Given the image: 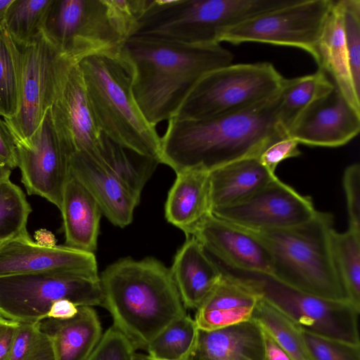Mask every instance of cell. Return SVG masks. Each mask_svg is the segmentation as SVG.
Instances as JSON below:
<instances>
[{"label":"cell","mask_w":360,"mask_h":360,"mask_svg":"<svg viewBox=\"0 0 360 360\" xmlns=\"http://www.w3.org/2000/svg\"><path fill=\"white\" fill-rule=\"evenodd\" d=\"M70 165L71 174L93 196L112 224L123 228L131 223L140 196L108 167L85 153H73Z\"/></svg>","instance_id":"19"},{"label":"cell","mask_w":360,"mask_h":360,"mask_svg":"<svg viewBox=\"0 0 360 360\" xmlns=\"http://www.w3.org/2000/svg\"><path fill=\"white\" fill-rule=\"evenodd\" d=\"M8 360H55L51 341L38 321L19 323Z\"/></svg>","instance_id":"36"},{"label":"cell","mask_w":360,"mask_h":360,"mask_svg":"<svg viewBox=\"0 0 360 360\" xmlns=\"http://www.w3.org/2000/svg\"><path fill=\"white\" fill-rule=\"evenodd\" d=\"M262 330L264 344V360H292L269 333L263 328Z\"/></svg>","instance_id":"45"},{"label":"cell","mask_w":360,"mask_h":360,"mask_svg":"<svg viewBox=\"0 0 360 360\" xmlns=\"http://www.w3.org/2000/svg\"><path fill=\"white\" fill-rule=\"evenodd\" d=\"M189 360H264L262 328L251 319L217 330H199Z\"/></svg>","instance_id":"22"},{"label":"cell","mask_w":360,"mask_h":360,"mask_svg":"<svg viewBox=\"0 0 360 360\" xmlns=\"http://www.w3.org/2000/svg\"><path fill=\"white\" fill-rule=\"evenodd\" d=\"M135 352L131 342L112 325L85 360H133Z\"/></svg>","instance_id":"39"},{"label":"cell","mask_w":360,"mask_h":360,"mask_svg":"<svg viewBox=\"0 0 360 360\" xmlns=\"http://www.w3.org/2000/svg\"><path fill=\"white\" fill-rule=\"evenodd\" d=\"M211 213L241 228L273 230L305 223L317 210L310 197L300 194L276 176L243 201L214 209Z\"/></svg>","instance_id":"14"},{"label":"cell","mask_w":360,"mask_h":360,"mask_svg":"<svg viewBox=\"0 0 360 360\" xmlns=\"http://www.w3.org/2000/svg\"><path fill=\"white\" fill-rule=\"evenodd\" d=\"M112 170L135 194L141 197L145 184L160 162L128 150L103 135L94 158Z\"/></svg>","instance_id":"29"},{"label":"cell","mask_w":360,"mask_h":360,"mask_svg":"<svg viewBox=\"0 0 360 360\" xmlns=\"http://www.w3.org/2000/svg\"><path fill=\"white\" fill-rule=\"evenodd\" d=\"M12 1L13 0H0V28L3 26L6 11Z\"/></svg>","instance_id":"47"},{"label":"cell","mask_w":360,"mask_h":360,"mask_svg":"<svg viewBox=\"0 0 360 360\" xmlns=\"http://www.w3.org/2000/svg\"><path fill=\"white\" fill-rule=\"evenodd\" d=\"M333 0H290L226 30L219 42L266 43L304 50L315 59Z\"/></svg>","instance_id":"11"},{"label":"cell","mask_w":360,"mask_h":360,"mask_svg":"<svg viewBox=\"0 0 360 360\" xmlns=\"http://www.w3.org/2000/svg\"><path fill=\"white\" fill-rule=\"evenodd\" d=\"M22 52L20 106L16 115L4 120L15 143L27 145L52 106L61 72L69 60L41 32Z\"/></svg>","instance_id":"12"},{"label":"cell","mask_w":360,"mask_h":360,"mask_svg":"<svg viewBox=\"0 0 360 360\" xmlns=\"http://www.w3.org/2000/svg\"><path fill=\"white\" fill-rule=\"evenodd\" d=\"M78 65L102 134L128 150L160 162V136L141 112L123 63L113 57L95 55Z\"/></svg>","instance_id":"5"},{"label":"cell","mask_w":360,"mask_h":360,"mask_svg":"<svg viewBox=\"0 0 360 360\" xmlns=\"http://www.w3.org/2000/svg\"><path fill=\"white\" fill-rule=\"evenodd\" d=\"M302 330L360 345V309L351 302L324 299L264 274L226 269Z\"/></svg>","instance_id":"9"},{"label":"cell","mask_w":360,"mask_h":360,"mask_svg":"<svg viewBox=\"0 0 360 360\" xmlns=\"http://www.w3.org/2000/svg\"><path fill=\"white\" fill-rule=\"evenodd\" d=\"M360 130V110L345 98L334 85L313 102L296 119L287 133L299 143L338 147L353 139Z\"/></svg>","instance_id":"17"},{"label":"cell","mask_w":360,"mask_h":360,"mask_svg":"<svg viewBox=\"0 0 360 360\" xmlns=\"http://www.w3.org/2000/svg\"><path fill=\"white\" fill-rule=\"evenodd\" d=\"M53 122L63 142L73 153L95 158L103 135L94 120L78 63L65 65L51 107Z\"/></svg>","instance_id":"15"},{"label":"cell","mask_w":360,"mask_h":360,"mask_svg":"<svg viewBox=\"0 0 360 360\" xmlns=\"http://www.w3.org/2000/svg\"><path fill=\"white\" fill-rule=\"evenodd\" d=\"M299 144L292 138L283 139L267 147L259 156V160L269 172L276 174V167L280 162L300 155Z\"/></svg>","instance_id":"41"},{"label":"cell","mask_w":360,"mask_h":360,"mask_svg":"<svg viewBox=\"0 0 360 360\" xmlns=\"http://www.w3.org/2000/svg\"><path fill=\"white\" fill-rule=\"evenodd\" d=\"M210 295L195 310L198 329L214 330L251 319L259 296L245 283L224 268Z\"/></svg>","instance_id":"20"},{"label":"cell","mask_w":360,"mask_h":360,"mask_svg":"<svg viewBox=\"0 0 360 360\" xmlns=\"http://www.w3.org/2000/svg\"><path fill=\"white\" fill-rule=\"evenodd\" d=\"M314 60L349 103L360 110V96L350 75L340 0H333L318 41Z\"/></svg>","instance_id":"26"},{"label":"cell","mask_w":360,"mask_h":360,"mask_svg":"<svg viewBox=\"0 0 360 360\" xmlns=\"http://www.w3.org/2000/svg\"><path fill=\"white\" fill-rule=\"evenodd\" d=\"M233 59L221 44H189L141 35L125 40L120 55L135 100L155 127L175 116L203 76Z\"/></svg>","instance_id":"2"},{"label":"cell","mask_w":360,"mask_h":360,"mask_svg":"<svg viewBox=\"0 0 360 360\" xmlns=\"http://www.w3.org/2000/svg\"><path fill=\"white\" fill-rule=\"evenodd\" d=\"M0 160L11 169L18 167L16 146L4 120L0 118Z\"/></svg>","instance_id":"42"},{"label":"cell","mask_w":360,"mask_h":360,"mask_svg":"<svg viewBox=\"0 0 360 360\" xmlns=\"http://www.w3.org/2000/svg\"><path fill=\"white\" fill-rule=\"evenodd\" d=\"M333 217L317 211L309 221L282 229L251 230L268 248L272 276L309 294L351 302L332 250Z\"/></svg>","instance_id":"4"},{"label":"cell","mask_w":360,"mask_h":360,"mask_svg":"<svg viewBox=\"0 0 360 360\" xmlns=\"http://www.w3.org/2000/svg\"><path fill=\"white\" fill-rule=\"evenodd\" d=\"M343 186L349 217V228L360 231V166L349 165L344 172Z\"/></svg>","instance_id":"40"},{"label":"cell","mask_w":360,"mask_h":360,"mask_svg":"<svg viewBox=\"0 0 360 360\" xmlns=\"http://www.w3.org/2000/svg\"><path fill=\"white\" fill-rule=\"evenodd\" d=\"M68 300L78 307H103L99 278L63 274L0 277V315L19 322L46 318L51 305Z\"/></svg>","instance_id":"10"},{"label":"cell","mask_w":360,"mask_h":360,"mask_svg":"<svg viewBox=\"0 0 360 360\" xmlns=\"http://www.w3.org/2000/svg\"><path fill=\"white\" fill-rule=\"evenodd\" d=\"M52 0H13L8 7L3 27L18 46L33 42L42 32Z\"/></svg>","instance_id":"34"},{"label":"cell","mask_w":360,"mask_h":360,"mask_svg":"<svg viewBox=\"0 0 360 360\" xmlns=\"http://www.w3.org/2000/svg\"><path fill=\"white\" fill-rule=\"evenodd\" d=\"M38 323L51 341L55 360H85L103 334L97 312L89 306L78 307L71 319L46 317Z\"/></svg>","instance_id":"23"},{"label":"cell","mask_w":360,"mask_h":360,"mask_svg":"<svg viewBox=\"0 0 360 360\" xmlns=\"http://www.w3.org/2000/svg\"><path fill=\"white\" fill-rule=\"evenodd\" d=\"M251 319L269 333L292 360H312L302 329L260 297Z\"/></svg>","instance_id":"31"},{"label":"cell","mask_w":360,"mask_h":360,"mask_svg":"<svg viewBox=\"0 0 360 360\" xmlns=\"http://www.w3.org/2000/svg\"><path fill=\"white\" fill-rule=\"evenodd\" d=\"M284 79L266 62L215 69L197 82L173 118L203 120L243 111L275 96Z\"/></svg>","instance_id":"7"},{"label":"cell","mask_w":360,"mask_h":360,"mask_svg":"<svg viewBox=\"0 0 360 360\" xmlns=\"http://www.w3.org/2000/svg\"><path fill=\"white\" fill-rule=\"evenodd\" d=\"M42 32L74 63L95 55L120 60L125 41L107 0H52Z\"/></svg>","instance_id":"8"},{"label":"cell","mask_w":360,"mask_h":360,"mask_svg":"<svg viewBox=\"0 0 360 360\" xmlns=\"http://www.w3.org/2000/svg\"><path fill=\"white\" fill-rule=\"evenodd\" d=\"M133 360H158L155 359L151 356H150L148 354H144L141 353H134Z\"/></svg>","instance_id":"48"},{"label":"cell","mask_w":360,"mask_h":360,"mask_svg":"<svg viewBox=\"0 0 360 360\" xmlns=\"http://www.w3.org/2000/svg\"><path fill=\"white\" fill-rule=\"evenodd\" d=\"M32 208L21 188L10 179L0 182V242L30 236Z\"/></svg>","instance_id":"35"},{"label":"cell","mask_w":360,"mask_h":360,"mask_svg":"<svg viewBox=\"0 0 360 360\" xmlns=\"http://www.w3.org/2000/svg\"><path fill=\"white\" fill-rule=\"evenodd\" d=\"M186 238L170 271L185 307L196 310L219 283L223 271L195 238Z\"/></svg>","instance_id":"21"},{"label":"cell","mask_w":360,"mask_h":360,"mask_svg":"<svg viewBox=\"0 0 360 360\" xmlns=\"http://www.w3.org/2000/svg\"><path fill=\"white\" fill-rule=\"evenodd\" d=\"M276 177L258 158L240 159L210 171L211 212L243 201Z\"/></svg>","instance_id":"27"},{"label":"cell","mask_w":360,"mask_h":360,"mask_svg":"<svg viewBox=\"0 0 360 360\" xmlns=\"http://www.w3.org/2000/svg\"><path fill=\"white\" fill-rule=\"evenodd\" d=\"M18 324L0 315V360H8Z\"/></svg>","instance_id":"43"},{"label":"cell","mask_w":360,"mask_h":360,"mask_svg":"<svg viewBox=\"0 0 360 360\" xmlns=\"http://www.w3.org/2000/svg\"><path fill=\"white\" fill-rule=\"evenodd\" d=\"M350 75L360 96V1L340 0Z\"/></svg>","instance_id":"37"},{"label":"cell","mask_w":360,"mask_h":360,"mask_svg":"<svg viewBox=\"0 0 360 360\" xmlns=\"http://www.w3.org/2000/svg\"><path fill=\"white\" fill-rule=\"evenodd\" d=\"M333 86L328 76L319 69L311 75L285 78L280 93L278 118L286 134L300 115L329 93Z\"/></svg>","instance_id":"28"},{"label":"cell","mask_w":360,"mask_h":360,"mask_svg":"<svg viewBox=\"0 0 360 360\" xmlns=\"http://www.w3.org/2000/svg\"><path fill=\"white\" fill-rule=\"evenodd\" d=\"M289 1L149 0L134 35L189 44H220L228 29Z\"/></svg>","instance_id":"6"},{"label":"cell","mask_w":360,"mask_h":360,"mask_svg":"<svg viewBox=\"0 0 360 360\" xmlns=\"http://www.w3.org/2000/svg\"><path fill=\"white\" fill-rule=\"evenodd\" d=\"M78 312V306L72 302L63 299L55 302L51 307L46 317L56 319H69Z\"/></svg>","instance_id":"44"},{"label":"cell","mask_w":360,"mask_h":360,"mask_svg":"<svg viewBox=\"0 0 360 360\" xmlns=\"http://www.w3.org/2000/svg\"><path fill=\"white\" fill-rule=\"evenodd\" d=\"M103 307L134 349H144L186 314L170 269L151 257L121 259L100 275Z\"/></svg>","instance_id":"3"},{"label":"cell","mask_w":360,"mask_h":360,"mask_svg":"<svg viewBox=\"0 0 360 360\" xmlns=\"http://www.w3.org/2000/svg\"><path fill=\"white\" fill-rule=\"evenodd\" d=\"M22 52L7 31L0 28V116L13 118L20 106Z\"/></svg>","instance_id":"30"},{"label":"cell","mask_w":360,"mask_h":360,"mask_svg":"<svg viewBox=\"0 0 360 360\" xmlns=\"http://www.w3.org/2000/svg\"><path fill=\"white\" fill-rule=\"evenodd\" d=\"M11 174V169L0 160V182L7 181Z\"/></svg>","instance_id":"46"},{"label":"cell","mask_w":360,"mask_h":360,"mask_svg":"<svg viewBox=\"0 0 360 360\" xmlns=\"http://www.w3.org/2000/svg\"><path fill=\"white\" fill-rule=\"evenodd\" d=\"M302 333L312 360H360V345Z\"/></svg>","instance_id":"38"},{"label":"cell","mask_w":360,"mask_h":360,"mask_svg":"<svg viewBox=\"0 0 360 360\" xmlns=\"http://www.w3.org/2000/svg\"><path fill=\"white\" fill-rule=\"evenodd\" d=\"M176 174L165 203V218L187 238L212 214L210 172L190 169Z\"/></svg>","instance_id":"24"},{"label":"cell","mask_w":360,"mask_h":360,"mask_svg":"<svg viewBox=\"0 0 360 360\" xmlns=\"http://www.w3.org/2000/svg\"><path fill=\"white\" fill-rule=\"evenodd\" d=\"M335 264L351 303L360 309V231L331 233Z\"/></svg>","instance_id":"33"},{"label":"cell","mask_w":360,"mask_h":360,"mask_svg":"<svg viewBox=\"0 0 360 360\" xmlns=\"http://www.w3.org/2000/svg\"><path fill=\"white\" fill-rule=\"evenodd\" d=\"M38 274L100 277L93 252L66 245H41L30 236L0 242V277Z\"/></svg>","instance_id":"16"},{"label":"cell","mask_w":360,"mask_h":360,"mask_svg":"<svg viewBox=\"0 0 360 360\" xmlns=\"http://www.w3.org/2000/svg\"><path fill=\"white\" fill-rule=\"evenodd\" d=\"M190 236L195 238L207 252L214 255L227 269L272 275L273 259L269 250L248 229L210 214Z\"/></svg>","instance_id":"18"},{"label":"cell","mask_w":360,"mask_h":360,"mask_svg":"<svg viewBox=\"0 0 360 360\" xmlns=\"http://www.w3.org/2000/svg\"><path fill=\"white\" fill-rule=\"evenodd\" d=\"M280 93L230 115L203 120L172 118L160 137V163L176 173L210 172L240 159L259 158L270 145L288 137L278 118Z\"/></svg>","instance_id":"1"},{"label":"cell","mask_w":360,"mask_h":360,"mask_svg":"<svg viewBox=\"0 0 360 360\" xmlns=\"http://www.w3.org/2000/svg\"><path fill=\"white\" fill-rule=\"evenodd\" d=\"M198 330L194 319L186 313L156 335L146 351L158 360H189L196 345Z\"/></svg>","instance_id":"32"},{"label":"cell","mask_w":360,"mask_h":360,"mask_svg":"<svg viewBox=\"0 0 360 360\" xmlns=\"http://www.w3.org/2000/svg\"><path fill=\"white\" fill-rule=\"evenodd\" d=\"M15 146L18 167L27 192L60 209L70 176L71 153L56 129L51 108L28 144Z\"/></svg>","instance_id":"13"},{"label":"cell","mask_w":360,"mask_h":360,"mask_svg":"<svg viewBox=\"0 0 360 360\" xmlns=\"http://www.w3.org/2000/svg\"><path fill=\"white\" fill-rule=\"evenodd\" d=\"M59 210L63 217L65 245L94 253L102 212L93 196L71 173Z\"/></svg>","instance_id":"25"}]
</instances>
